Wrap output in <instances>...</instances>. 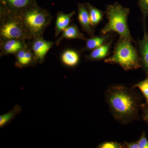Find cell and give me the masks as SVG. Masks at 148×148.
Returning a JSON list of instances; mask_svg holds the SVG:
<instances>
[{"label":"cell","instance_id":"13","mask_svg":"<svg viewBox=\"0 0 148 148\" xmlns=\"http://www.w3.org/2000/svg\"><path fill=\"white\" fill-rule=\"evenodd\" d=\"M144 29L143 39L139 41V48L141 55V62L148 74V35L146 32L145 26Z\"/></svg>","mask_w":148,"mask_h":148},{"label":"cell","instance_id":"3","mask_svg":"<svg viewBox=\"0 0 148 148\" xmlns=\"http://www.w3.org/2000/svg\"><path fill=\"white\" fill-rule=\"evenodd\" d=\"M131 42L127 39L120 38L115 46L112 55L105 59V63L118 64L126 71L140 68L141 59L138 50Z\"/></svg>","mask_w":148,"mask_h":148},{"label":"cell","instance_id":"2","mask_svg":"<svg viewBox=\"0 0 148 148\" xmlns=\"http://www.w3.org/2000/svg\"><path fill=\"white\" fill-rule=\"evenodd\" d=\"M19 15L23 22L28 40L42 36L53 18L48 11L38 4L24 11Z\"/></svg>","mask_w":148,"mask_h":148},{"label":"cell","instance_id":"24","mask_svg":"<svg viewBox=\"0 0 148 148\" xmlns=\"http://www.w3.org/2000/svg\"><path fill=\"white\" fill-rule=\"evenodd\" d=\"M124 145L125 146V148H139L137 142H131V143L125 142Z\"/></svg>","mask_w":148,"mask_h":148},{"label":"cell","instance_id":"19","mask_svg":"<svg viewBox=\"0 0 148 148\" xmlns=\"http://www.w3.org/2000/svg\"><path fill=\"white\" fill-rule=\"evenodd\" d=\"M98 148H125L124 144L117 143L114 141L105 142L98 145Z\"/></svg>","mask_w":148,"mask_h":148},{"label":"cell","instance_id":"20","mask_svg":"<svg viewBox=\"0 0 148 148\" xmlns=\"http://www.w3.org/2000/svg\"><path fill=\"white\" fill-rule=\"evenodd\" d=\"M138 3L145 19L148 14V0H138Z\"/></svg>","mask_w":148,"mask_h":148},{"label":"cell","instance_id":"16","mask_svg":"<svg viewBox=\"0 0 148 148\" xmlns=\"http://www.w3.org/2000/svg\"><path fill=\"white\" fill-rule=\"evenodd\" d=\"M86 4L89 12L90 24L94 29V28L102 21L104 13L102 11L91 5L89 3Z\"/></svg>","mask_w":148,"mask_h":148},{"label":"cell","instance_id":"14","mask_svg":"<svg viewBox=\"0 0 148 148\" xmlns=\"http://www.w3.org/2000/svg\"><path fill=\"white\" fill-rule=\"evenodd\" d=\"M109 38V35H103L100 36L91 37L86 40L85 46L83 49L82 51L87 50H92L107 43Z\"/></svg>","mask_w":148,"mask_h":148},{"label":"cell","instance_id":"12","mask_svg":"<svg viewBox=\"0 0 148 148\" xmlns=\"http://www.w3.org/2000/svg\"><path fill=\"white\" fill-rule=\"evenodd\" d=\"M112 43V40H111L93 49L88 56V58L90 61H96L106 58L110 53Z\"/></svg>","mask_w":148,"mask_h":148},{"label":"cell","instance_id":"1","mask_svg":"<svg viewBox=\"0 0 148 148\" xmlns=\"http://www.w3.org/2000/svg\"><path fill=\"white\" fill-rule=\"evenodd\" d=\"M105 99L112 115L121 123L127 124L138 119L142 104L134 90L124 85H112L106 90Z\"/></svg>","mask_w":148,"mask_h":148},{"label":"cell","instance_id":"11","mask_svg":"<svg viewBox=\"0 0 148 148\" xmlns=\"http://www.w3.org/2000/svg\"><path fill=\"white\" fill-rule=\"evenodd\" d=\"M75 12L65 14L62 12H59L56 15L55 26V36H58L62 32L70 25L72 17L75 15Z\"/></svg>","mask_w":148,"mask_h":148},{"label":"cell","instance_id":"17","mask_svg":"<svg viewBox=\"0 0 148 148\" xmlns=\"http://www.w3.org/2000/svg\"><path fill=\"white\" fill-rule=\"evenodd\" d=\"M138 88L141 90L145 98L146 103L148 104V77L133 86V88Z\"/></svg>","mask_w":148,"mask_h":148},{"label":"cell","instance_id":"18","mask_svg":"<svg viewBox=\"0 0 148 148\" xmlns=\"http://www.w3.org/2000/svg\"><path fill=\"white\" fill-rule=\"evenodd\" d=\"M27 46L14 54L16 58V64L18 67H22L26 66V62H25V52H26V48Z\"/></svg>","mask_w":148,"mask_h":148},{"label":"cell","instance_id":"4","mask_svg":"<svg viewBox=\"0 0 148 148\" xmlns=\"http://www.w3.org/2000/svg\"><path fill=\"white\" fill-rule=\"evenodd\" d=\"M106 13L108 22L101 29L102 35H106L111 32H116L119 35L120 38L127 39L135 42L130 34L127 23L129 8L123 7L116 2L106 7Z\"/></svg>","mask_w":148,"mask_h":148},{"label":"cell","instance_id":"23","mask_svg":"<svg viewBox=\"0 0 148 148\" xmlns=\"http://www.w3.org/2000/svg\"><path fill=\"white\" fill-rule=\"evenodd\" d=\"M143 111V120L148 124V104H142L141 107Z\"/></svg>","mask_w":148,"mask_h":148},{"label":"cell","instance_id":"21","mask_svg":"<svg viewBox=\"0 0 148 148\" xmlns=\"http://www.w3.org/2000/svg\"><path fill=\"white\" fill-rule=\"evenodd\" d=\"M139 148H148V141L145 133L143 132L138 141Z\"/></svg>","mask_w":148,"mask_h":148},{"label":"cell","instance_id":"22","mask_svg":"<svg viewBox=\"0 0 148 148\" xmlns=\"http://www.w3.org/2000/svg\"><path fill=\"white\" fill-rule=\"evenodd\" d=\"M13 113L12 112H10L8 113L3 115L0 116V126L2 127L5 125L12 117Z\"/></svg>","mask_w":148,"mask_h":148},{"label":"cell","instance_id":"7","mask_svg":"<svg viewBox=\"0 0 148 148\" xmlns=\"http://www.w3.org/2000/svg\"><path fill=\"white\" fill-rule=\"evenodd\" d=\"M37 5L36 0H0V6L18 15Z\"/></svg>","mask_w":148,"mask_h":148},{"label":"cell","instance_id":"8","mask_svg":"<svg viewBox=\"0 0 148 148\" xmlns=\"http://www.w3.org/2000/svg\"><path fill=\"white\" fill-rule=\"evenodd\" d=\"M26 40L11 38L0 40L1 56L13 54L27 46Z\"/></svg>","mask_w":148,"mask_h":148},{"label":"cell","instance_id":"15","mask_svg":"<svg viewBox=\"0 0 148 148\" xmlns=\"http://www.w3.org/2000/svg\"><path fill=\"white\" fill-rule=\"evenodd\" d=\"M61 59L66 66L74 67L78 64L79 61V53L76 51L67 49L62 53Z\"/></svg>","mask_w":148,"mask_h":148},{"label":"cell","instance_id":"5","mask_svg":"<svg viewBox=\"0 0 148 148\" xmlns=\"http://www.w3.org/2000/svg\"><path fill=\"white\" fill-rule=\"evenodd\" d=\"M11 38L28 40L19 15L0 6V40Z\"/></svg>","mask_w":148,"mask_h":148},{"label":"cell","instance_id":"9","mask_svg":"<svg viewBox=\"0 0 148 148\" xmlns=\"http://www.w3.org/2000/svg\"><path fill=\"white\" fill-rule=\"evenodd\" d=\"M78 20L83 31L86 32L90 37L94 36V29L90 24L89 12L86 3L77 4Z\"/></svg>","mask_w":148,"mask_h":148},{"label":"cell","instance_id":"6","mask_svg":"<svg viewBox=\"0 0 148 148\" xmlns=\"http://www.w3.org/2000/svg\"><path fill=\"white\" fill-rule=\"evenodd\" d=\"M28 40V47L34 54L37 62L40 63L43 62L46 55L54 44L53 42L45 39L42 36Z\"/></svg>","mask_w":148,"mask_h":148},{"label":"cell","instance_id":"10","mask_svg":"<svg viewBox=\"0 0 148 148\" xmlns=\"http://www.w3.org/2000/svg\"><path fill=\"white\" fill-rule=\"evenodd\" d=\"M80 39L86 40L87 39L85 37L82 33L80 32L79 29L76 24L69 25L61 33L55 43L56 46H58L63 40Z\"/></svg>","mask_w":148,"mask_h":148}]
</instances>
